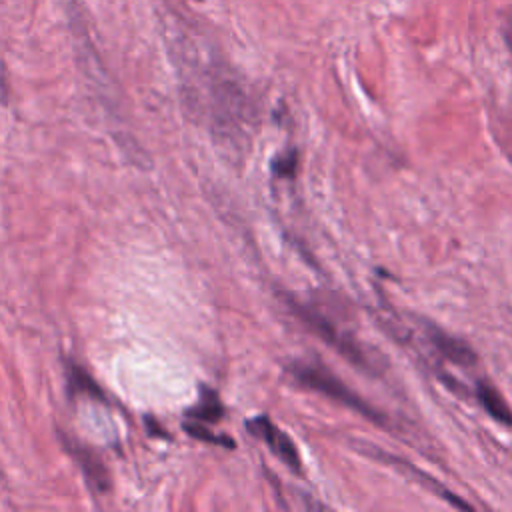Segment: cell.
Here are the masks:
<instances>
[{
    "mask_svg": "<svg viewBox=\"0 0 512 512\" xmlns=\"http://www.w3.org/2000/svg\"><path fill=\"white\" fill-rule=\"evenodd\" d=\"M372 450H366V448H362L364 452H368L370 456H374V458H380V460H384V462H390V464H394L400 472H404V474H410V476H416L418 478V482H422L428 490H432V492H436L440 498H444L446 502H450L452 506H458V508H464V510H472V506L468 504V502H464V500H460L458 496H454L450 490H446L440 482H436L432 476H428L426 472H422V470H418L414 464H410V462H406V460H402V458H398V456H392V454H386V452H382L378 446H370Z\"/></svg>",
    "mask_w": 512,
    "mask_h": 512,
    "instance_id": "obj_5",
    "label": "cell"
},
{
    "mask_svg": "<svg viewBox=\"0 0 512 512\" xmlns=\"http://www.w3.org/2000/svg\"><path fill=\"white\" fill-rule=\"evenodd\" d=\"M476 398L482 404V408L500 424L512 426V410L506 404L504 396L486 380H480L476 384Z\"/></svg>",
    "mask_w": 512,
    "mask_h": 512,
    "instance_id": "obj_6",
    "label": "cell"
},
{
    "mask_svg": "<svg viewBox=\"0 0 512 512\" xmlns=\"http://www.w3.org/2000/svg\"><path fill=\"white\" fill-rule=\"evenodd\" d=\"M76 456L86 472V478L98 488V490H106L108 488V480H106V472L100 466V460L92 454H86L84 450H76Z\"/></svg>",
    "mask_w": 512,
    "mask_h": 512,
    "instance_id": "obj_8",
    "label": "cell"
},
{
    "mask_svg": "<svg viewBox=\"0 0 512 512\" xmlns=\"http://www.w3.org/2000/svg\"><path fill=\"white\" fill-rule=\"evenodd\" d=\"M184 430H186L190 436H194V438H200V440H206V442L226 444L228 448H232V446H234V442H232L230 438H224V436H214V434H210V430H208V428H204V426H200V424H184Z\"/></svg>",
    "mask_w": 512,
    "mask_h": 512,
    "instance_id": "obj_10",
    "label": "cell"
},
{
    "mask_svg": "<svg viewBox=\"0 0 512 512\" xmlns=\"http://www.w3.org/2000/svg\"><path fill=\"white\" fill-rule=\"evenodd\" d=\"M422 328H424V334L428 338V342L434 346V350L446 358L448 362L452 364H458V366H472L476 364V352L472 346H468V342L456 338V336H450L448 332H444L442 328H438L436 324L424 320L422 322Z\"/></svg>",
    "mask_w": 512,
    "mask_h": 512,
    "instance_id": "obj_4",
    "label": "cell"
},
{
    "mask_svg": "<svg viewBox=\"0 0 512 512\" xmlns=\"http://www.w3.org/2000/svg\"><path fill=\"white\" fill-rule=\"evenodd\" d=\"M504 38H506V44H508V48L512 50V26H508V28L504 30Z\"/></svg>",
    "mask_w": 512,
    "mask_h": 512,
    "instance_id": "obj_11",
    "label": "cell"
},
{
    "mask_svg": "<svg viewBox=\"0 0 512 512\" xmlns=\"http://www.w3.org/2000/svg\"><path fill=\"white\" fill-rule=\"evenodd\" d=\"M286 370L294 378V382H298L300 386L310 388L318 394H324V396L344 404L346 408L358 412L360 416L372 420L374 424H384L386 422L384 414L378 408L368 404L360 394H356L350 386H346L324 364L314 362V360H296Z\"/></svg>",
    "mask_w": 512,
    "mask_h": 512,
    "instance_id": "obj_2",
    "label": "cell"
},
{
    "mask_svg": "<svg viewBox=\"0 0 512 512\" xmlns=\"http://www.w3.org/2000/svg\"><path fill=\"white\" fill-rule=\"evenodd\" d=\"M188 414H190L192 418H198V420L218 422V420L222 418V414H224V408H222V404L218 402V398H216L214 392L204 390L202 402H200L196 408H192Z\"/></svg>",
    "mask_w": 512,
    "mask_h": 512,
    "instance_id": "obj_7",
    "label": "cell"
},
{
    "mask_svg": "<svg viewBox=\"0 0 512 512\" xmlns=\"http://www.w3.org/2000/svg\"><path fill=\"white\" fill-rule=\"evenodd\" d=\"M280 296L284 298V304L288 306V310L310 330L314 332L320 340H324L330 348H334L340 356H344L350 364H354L358 370L368 372V374H378L382 370L380 358L378 354H374L368 346H364L362 342H358L352 334H348L346 330H342L340 326H336L332 322V318H328L326 314H322L318 308L308 306L300 300H296L292 294L288 292H280Z\"/></svg>",
    "mask_w": 512,
    "mask_h": 512,
    "instance_id": "obj_1",
    "label": "cell"
},
{
    "mask_svg": "<svg viewBox=\"0 0 512 512\" xmlns=\"http://www.w3.org/2000/svg\"><path fill=\"white\" fill-rule=\"evenodd\" d=\"M296 168H298V152L296 150H288V152L276 156L272 162V172L282 178H292L296 174Z\"/></svg>",
    "mask_w": 512,
    "mask_h": 512,
    "instance_id": "obj_9",
    "label": "cell"
},
{
    "mask_svg": "<svg viewBox=\"0 0 512 512\" xmlns=\"http://www.w3.org/2000/svg\"><path fill=\"white\" fill-rule=\"evenodd\" d=\"M246 428L250 430V434L262 438V440L270 446V450H272L290 470L300 472V468H302L300 464H302V462H300V454H298L294 442L290 440V436H288L284 430H280L278 426H274L268 416H258V418L250 420V422L246 424Z\"/></svg>",
    "mask_w": 512,
    "mask_h": 512,
    "instance_id": "obj_3",
    "label": "cell"
}]
</instances>
